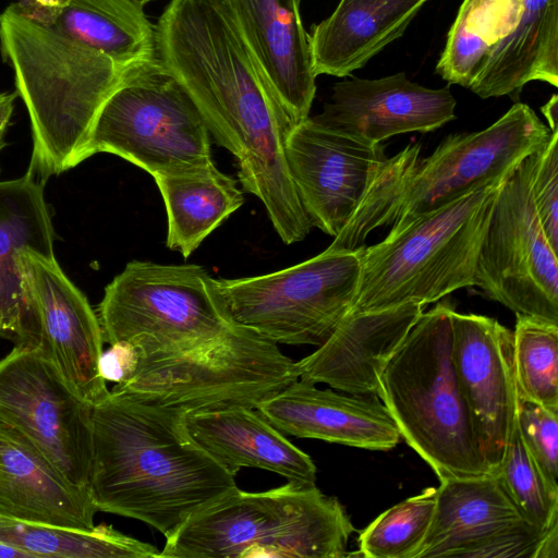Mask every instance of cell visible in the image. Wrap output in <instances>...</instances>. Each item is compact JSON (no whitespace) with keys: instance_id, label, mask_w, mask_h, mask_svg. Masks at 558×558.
I'll return each instance as SVG.
<instances>
[{"instance_id":"29","label":"cell","mask_w":558,"mask_h":558,"mask_svg":"<svg viewBox=\"0 0 558 558\" xmlns=\"http://www.w3.org/2000/svg\"><path fill=\"white\" fill-rule=\"evenodd\" d=\"M0 542L31 557L159 558V549L114 530L95 525L89 530L40 525L0 515Z\"/></svg>"},{"instance_id":"35","label":"cell","mask_w":558,"mask_h":558,"mask_svg":"<svg viewBox=\"0 0 558 558\" xmlns=\"http://www.w3.org/2000/svg\"><path fill=\"white\" fill-rule=\"evenodd\" d=\"M532 194L543 231L558 253V131L536 153Z\"/></svg>"},{"instance_id":"17","label":"cell","mask_w":558,"mask_h":558,"mask_svg":"<svg viewBox=\"0 0 558 558\" xmlns=\"http://www.w3.org/2000/svg\"><path fill=\"white\" fill-rule=\"evenodd\" d=\"M452 357L481 453L499 469L515 423L513 332L497 319L451 313Z\"/></svg>"},{"instance_id":"23","label":"cell","mask_w":558,"mask_h":558,"mask_svg":"<svg viewBox=\"0 0 558 558\" xmlns=\"http://www.w3.org/2000/svg\"><path fill=\"white\" fill-rule=\"evenodd\" d=\"M183 424L195 444L227 472L258 468L288 482L316 485L312 458L289 441L256 409L229 408L190 413Z\"/></svg>"},{"instance_id":"18","label":"cell","mask_w":558,"mask_h":558,"mask_svg":"<svg viewBox=\"0 0 558 558\" xmlns=\"http://www.w3.org/2000/svg\"><path fill=\"white\" fill-rule=\"evenodd\" d=\"M456 105L448 86L425 87L397 73L335 83L323 111L311 118L348 136L381 143L395 135L442 126L456 119Z\"/></svg>"},{"instance_id":"32","label":"cell","mask_w":558,"mask_h":558,"mask_svg":"<svg viewBox=\"0 0 558 558\" xmlns=\"http://www.w3.org/2000/svg\"><path fill=\"white\" fill-rule=\"evenodd\" d=\"M436 505V487L407 498L378 515L359 537L367 558H416L429 531Z\"/></svg>"},{"instance_id":"28","label":"cell","mask_w":558,"mask_h":558,"mask_svg":"<svg viewBox=\"0 0 558 558\" xmlns=\"http://www.w3.org/2000/svg\"><path fill=\"white\" fill-rule=\"evenodd\" d=\"M165 202L166 245L187 258L244 202L238 182L210 162L190 171L154 177Z\"/></svg>"},{"instance_id":"20","label":"cell","mask_w":558,"mask_h":558,"mask_svg":"<svg viewBox=\"0 0 558 558\" xmlns=\"http://www.w3.org/2000/svg\"><path fill=\"white\" fill-rule=\"evenodd\" d=\"M256 410L283 434L367 450L386 451L401 439L378 397L343 395L299 380L260 402Z\"/></svg>"},{"instance_id":"4","label":"cell","mask_w":558,"mask_h":558,"mask_svg":"<svg viewBox=\"0 0 558 558\" xmlns=\"http://www.w3.org/2000/svg\"><path fill=\"white\" fill-rule=\"evenodd\" d=\"M423 312L379 378L378 398L401 438L439 480L492 473L474 436L452 357L451 313Z\"/></svg>"},{"instance_id":"27","label":"cell","mask_w":558,"mask_h":558,"mask_svg":"<svg viewBox=\"0 0 558 558\" xmlns=\"http://www.w3.org/2000/svg\"><path fill=\"white\" fill-rule=\"evenodd\" d=\"M143 8L130 0H63L44 26L138 69L157 61L155 25Z\"/></svg>"},{"instance_id":"14","label":"cell","mask_w":558,"mask_h":558,"mask_svg":"<svg viewBox=\"0 0 558 558\" xmlns=\"http://www.w3.org/2000/svg\"><path fill=\"white\" fill-rule=\"evenodd\" d=\"M93 405L37 351L15 345L0 360V418L24 434L72 485L89 490Z\"/></svg>"},{"instance_id":"34","label":"cell","mask_w":558,"mask_h":558,"mask_svg":"<svg viewBox=\"0 0 558 558\" xmlns=\"http://www.w3.org/2000/svg\"><path fill=\"white\" fill-rule=\"evenodd\" d=\"M515 423L544 478L558 492V410L526 398L517 388Z\"/></svg>"},{"instance_id":"21","label":"cell","mask_w":558,"mask_h":558,"mask_svg":"<svg viewBox=\"0 0 558 558\" xmlns=\"http://www.w3.org/2000/svg\"><path fill=\"white\" fill-rule=\"evenodd\" d=\"M98 512L90 492L70 484L16 427L0 418V515L89 530Z\"/></svg>"},{"instance_id":"19","label":"cell","mask_w":558,"mask_h":558,"mask_svg":"<svg viewBox=\"0 0 558 558\" xmlns=\"http://www.w3.org/2000/svg\"><path fill=\"white\" fill-rule=\"evenodd\" d=\"M422 313L417 303L349 312L316 351L295 362L299 379L348 395L378 397L383 371Z\"/></svg>"},{"instance_id":"40","label":"cell","mask_w":558,"mask_h":558,"mask_svg":"<svg viewBox=\"0 0 558 558\" xmlns=\"http://www.w3.org/2000/svg\"><path fill=\"white\" fill-rule=\"evenodd\" d=\"M31 557L28 554L0 542V558Z\"/></svg>"},{"instance_id":"12","label":"cell","mask_w":558,"mask_h":558,"mask_svg":"<svg viewBox=\"0 0 558 558\" xmlns=\"http://www.w3.org/2000/svg\"><path fill=\"white\" fill-rule=\"evenodd\" d=\"M553 133L531 107L515 102L482 131L448 135L428 157L418 158L403 186L389 233L505 179L524 158L544 148Z\"/></svg>"},{"instance_id":"11","label":"cell","mask_w":558,"mask_h":558,"mask_svg":"<svg viewBox=\"0 0 558 558\" xmlns=\"http://www.w3.org/2000/svg\"><path fill=\"white\" fill-rule=\"evenodd\" d=\"M536 153L499 185L473 286L515 315L558 323V253L543 231L532 194Z\"/></svg>"},{"instance_id":"2","label":"cell","mask_w":558,"mask_h":558,"mask_svg":"<svg viewBox=\"0 0 558 558\" xmlns=\"http://www.w3.org/2000/svg\"><path fill=\"white\" fill-rule=\"evenodd\" d=\"M89 492L98 511L136 519L166 538L239 488L191 438L183 416L110 390L93 405Z\"/></svg>"},{"instance_id":"37","label":"cell","mask_w":558,"mask_h":558,"mask_svg":"<svg viewBox=\"0 0 558 558\" xmlns=\"http://www.w3.org/2000/svg\"><path fill=\"white\" fill-rule=\"evenodd\" d=\"M19 97L16 92L0 93V151L7 145L4 134L10 124L14 110L15 99Z\"/></svg>"},{"instance_id":"15","label":"cell","mask_w":558,"mask_h":558,"mask_svg":"<svg viewBox=\"0 0 558 558\" xmlns=\"http://www.w3.org/2000/svg\"><path fill=\"white\" fill-rule=\"evenodd\" d=\"M439 481L416 558H536L549 529L523 518L496 473Z\"/></svg>"},{"instance_id":"3","label":"cell","mask_w":558,"mask_h":558,"mask_svg":"<svg viewBox=\"0 0 558 558\" xmlns=\"http://www.w3.org/2000/svg\"><path fill=\"white\" fill-rule=\"evenodd\" d=\"M0 49L31 120L28 171L46 181L87 159L100 109L137 69L39 24L16 3L0 14Z\"/></svg>"},{"instance_id":"16","label":"cell","mask_w":558,"mask_h":558,"mask_svg":"<svg viewBox=\"0 0 558 558\" xmlns=\"http://www.w3.org/2000/svg\"><path fill=\"white\" fill-rule=\"evenodd\" d=\"M289 173L313 227L336 238L388 158L381 143L325 128L311 117L286 141Z\"/></svg>"},{"instance_id":"1","label":"cell","mask_w":558,"mask_h":558,"mask_svg":"<svg viewBox=\"0 0 558 558\" xmlns=\"http://www.w3.org/2000/svg\"><path fill=\"white\" fill-rule=\"evenodd\" d=\"M156 59L198 109L209 134L238 161L245 192L269 220L303 211L286 141L295 125L227 0H171L155 24Z\"/></svg>"},{"instance_id":"6","label":"cell","mask_w":558,"mask_h":558,"mask_svg":"<svg viewBox=\"0 0 558 558\" xmlns=\"http://www.w3.org/2000/svg\"><path fill=\"white\" fill-rule=\"evenodd\" d=\"M481 186L424 214L361 251L351 313L434 303L474 284L481 244L499 185Z\"/></svg>"},{"instance_id":"26","label":"cell","mask_w":558,"mask_h":558,"mask_svg":"<svg viewBox=\"0 0 558 558\" xmlns=\"http://www.w3.org/2000/svg\"><path fill=\"white\" fill-rule=\"evenodd\" d=\"M532 81L558 87V0H522L511 33L495 44L468 89L517 99Z\"/></svg>"},{"instance_id":"33","label":"cell","mask_w":558,"mask_h":558,"mask_svg":"<svg viewBox=\"0 0 558 558\" xmlns=\"http://www.w3.org/2000/svg\"><path fill=\"white\" fill-rule=\"evenodd\" d=\"M496 474L529 523L544 531L558 523V492L544 478L523 444L517 423Z\"/></svg>"},{"instance_id":"36","label":"cell","mask_w":558,"mask_h":558,"mask_svg":"<svg viewBox=\"0 0 558 558\" xmlns=\"http://www.w3.org/2000/svg\"><path fill=\"white\" fill-rule=\"evenodd\" d=\"M138 349L126 341L110 344L99 360V372L106 381L122 384L133 377L140 364Z\"/></svg>"},{"instance_id":"30","label":"cell","mask_w":558,"mask_h":558,"mask_svg":"<svg viewBox=\"0 0 558 558\" xmlns=\"http://www.w3.org/2000/svg\"><path fill=\"white\" fill-rule=\"evenodd\" d=\"M513 365L518 390L558 410V323L515 315Z\"/></svg>"},{"instance_id":"8","label":"cell","mask_w":558,"mask_h":558,"mask_svg":"<svg viewBox=\"0 0 558 558\" xmlns=\"http://www.w3.org/2000/svg\"><path fill=\"white\" fill-rule=\"evenodd\" d=\"M97 316L105 342H130L142 355L192 351L234 326L216 279L195 264L129 262L105 288Z\"/></svg>"},{"instance_id":"38","label":"cell","mask_w":558,"mask_h":558,"mask_svg":"<svg viewBox=\"0 0 558 558\" xmlns=\"http://www.w3.org/2000/svg\"><path fill=\"white\" fill-rule=\"evenodd\" d=\"M558 524L551 526L542 539L536 558H557Z\"/></svg>"},{"instance_id":"7","label":"cell","mask_w":558,"mask_h":558,"mask_svg":"<svg viewBox=\"0 0 558 558\" xmlns=\"http://www.w3.org/2000/svg\"><path fill=\"white\" fill-rule=\"evenodd\" d=\"M299 379L296 364L277 343L234 325L202 348L140 357L131 379L111 389L182 416L256 407Z\"/></svg>"},{"instance_id":"31","label":"cell","mask_w":558,"mask_h":558,"mask_svg":"<svg viewBox=\"0 0 558 558\" xmlns=\"http://www.w3.org/2000/svg\"><path fill=\"white\" fill-rule=\"evenodd\" d=\"M420 151V144H411L384 161L356 210L328 248L357 251L374 229L393 223L403 186Z\"/></svg>"},{"instance_id":"39","label":"cell","mask_w":558,"mask_h":558,"mask_svg":"<svg viewBox=\"0 0 558 558\" xmlns=\"http://www.w3.org/2000/svg\"><path fill=\"white\" fill-rule=\"evenodd\" d=\"M541 110L547 119L549 130L551 132L558 131V96L554 94Z\"/></svg>"},{"instance_id":"24","label":"cell","mask_w":558,"mask_h":558,"mask_svg":"<svg viewBox=\"0 0 558 558\" xmlns=\"http://www.w3.org/2000/svg\"><path fill=\"white\" fill-rule=\"evenodd\" d=\"M427 0H340L312 27L313 70L344 77L402 36Z\"/></svg>"},{"instance_id":"42","label":"cell","mask_w":558,"mask_h":558,"mask_svg":"<svg viewBox=\"0 0 558 558\" xmlns=\"http://www.w3.org/2000/svg\"><path fill=\"white\" fill-rule=\"evenodd\" d=\"M130 1H132V2H134V3H137V4H140V5H142V7H144L146 3H148V2H150V1H153V0H130Z\"/></svg>"},{"instance_id":"41","label":"cell","mask_w":558,"mask_h":558,"mask_svg":"<svg viewBox=\"0 0 558 558\" xmlns=\"http://www.w3.org/2000/svg\"><path fill=\"white\" fill-rule=\"evenodd\" d=\"M497 1L498 3L502 4V5H509L513 2H515L517 0H495Z\"/></svg>"},{"instance_id":"22","label":"cell","mask_w":558,"mask_h":558,"mask_svg":"<svg viewBox=\"0 0 558 558\" xmlns=\"http://www.w3.org/2000/svg\"><path fill=\"white\" fill-rule=\"evenodd\" d=\"M227 1L294 124L306 120L317 76L310 34L300 14L301 0Z\"/></svg>"},{"instance_id":"25","label":"cell","mask_w":558,"mask_h":558,"mask_svg":"<svg viewBox=\"0 0 558 558\" xmlns=\"http://www.w3.org/2000/svg\"><path fill=\"white\" fill-rule=\"evenodd\" d=\"M44 183L31 171L0 181V336L14 342L23 319L19 254L31 250L54 256L56 232Z\"/></svg>"},{"instance_id":"10","label":"cell","mask_w":558,"mask_h":558,"mask_svg":"<svg viewBox=\"0 0 558 558\" xmlns=\"http://www.w3.org/2000/svg\"><path fill=\"white\" fill-rule=\"evenodd\" d=\"M361 251L327 247L275 272L216 279L230 320L277 344L320 345L352 307Z\"/></svg>"},{"instance_id":"13","label":"cell","mask_w":558,"mask_h":558,"mask_svg":"<svg viewBox=\"0 0 558 558\" xmlns=\"http://www.w3.org/2000/svg\"><path fill=\"white\" fill-rule=\"evenodd\" d=\"M23 319L15 345L37 351L92 405L110 393L99 372L104 351L98 316L54 256L19 254Z\"/></svg>"},{"instance_id":"9","label":"cell","mask_w":558,"mask_h":558,"mask_svg":"<svg viewBox=\"0 0 558 558\" xmlns=\"http://www.w3.org/2000/svg\"><path fill=\"white\" fill-rule=\"evenodd\" d=\"M209 135L189 94L156 61L132 72L106 100L86 155H117L154 178L213 162Z\"/></svg>"},{"instance_id":"5","label":"cell","mask_w":558,"mask_h":558,"mask_svg":"<svg viewBox=\"0 0 558 558\" xmlns=\"http://www.w3.org/2000/svg\"><path fill=\"white\" fill-rule=\"evenodd\" d=\"M354 527L337 498L288 482L236 492L190 517L159 558H342Z\"/></svg>"}]
</instances>
